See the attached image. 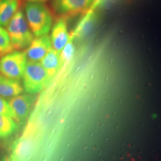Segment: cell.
Listing matches in <instances>:
<instances>
[{
    "instance_id": "cell-1",
    "label": "cell",
    "mask_w": 161,
    "mask_h": 161,
    "mask_svg": "<svg viewBox=\"0 0 161 161\" xmlns=\"http://www.w3.org/2000/svg\"><path fill=\"white\" fill-rule=\"evenodd\" d=\"M25 10L26 20L34 36L48 35L53 23V14L43 3L27 2Z\"/></svg>"
},
{
    "instance_id": "cell-2",
    "label": "cell",
    "mask_w": 161,
    "mask_h": 161,
    "mask_svg": "<svg viewBox=\"0 0 161 161\" xmlns=\"http://www.w3.org/2000/svg\"><path fill=\"white\" fill-rule=\"evenodd\" d=\"M6 27L14 50L28 48L34 40V36L22 10L16 13Z\"/></svg>"
},
{
    "instance_id": "cell-3",
    "label": "cell",
    "mask_w": 161,
    "mask_h": 161,
    "mask_svg": "<svg viewBox=\"0 0 161 161\" xmlns=\"http://www.w3.org/2000/svg\"><path fill=\"white\" fill-rule=\"evenodd\" d=\"M52 80L39 62L28 60L23 76V89L29 94H35L44 90Z\"/></svg>"
},
{
    "instance_id": "cell-4",
    "label": "cell",
    "mask_w": 161,
    "mask_h": 161,
    "mask_svg": "<svg viewBox=\"0 0 161 161\" xmlns=\"http://www.w3.org/2000/svg\"><path fill=\"white\" fill-rule=\"evenodd\" d=\"M27 62L25 51L8 53L0 58V74L6 78L20 80L23 78Z\"/></svg>"
},
{
    "instance_id": "cell-5",
    "label": "cell",
    "mask_w": 161,
    "mask_h": 161,
    "mask_svg": "<svg viewBox=\"0 0 161 161\" xmlns=\"http://www.w3.org/2000/svg\"><path fill=\"white\" fill-rule=\"evenodd\" d=\"M94 0H54L52 3L53 13L57 17L66 19L87 13Z\"/></svg>"
},
{
    "instance_id": "cell-6",
    "label": "cell",
    "mask_w": 161,
    "mask_h": 161,
    "mask_svg": "<svg viewBox=\"0 0 161 161\" xmlns=\"http://www.w3.org/2000/svg\"><path fill=\"white\" fill-rule=\"evenodd\" d=\"M68 19L57 17L52 26L50 38L52 48L60 53L70 40V34L68 29Z\"/></svg>"
},
{
    "instance_id": "cell-7",
    "label": "cell",
    "mask_w": 161,
    "mask_h": 161,
    "mask_svg": "<svg viewBox=\"0 0 161 161\" xmlns=\"http://www.w3.org/2000/svg\"><path fill=\"white\" fill-rule=\"evenodd\" d=\"M35 98L31 94H22L11 98L8 103L15 115L17 123H22L28 116Z\"/></svg>"
},
{
    "instance_id": "cell-8",
    "label": "cell",
    "mask_w": 161,
    "mask_h": 161,
    "mask_svg": "<svg viewBox=\"0 0 161 161\" xmlns=\"http://www.w3.org/2000/svg\"><path fill=\"white\" fill-rule=\"evenodd\" d=\"M52 48L51 38L48 35L36 37L25 51L27 58L29 61H41Z\"/></svg>"
},
{
    "instance_id": "cell-9",
    "label": "cell",
    "mask_w": 161,
    "mask_h": 161,
    "mask_svg": "<svg viewBox=\"0 0 161 161\" xmlns=\"http://www.w3.org/2000/svg\"><path fill=\"white\" fill-rule=\"evenodd\" d=\"M98 17L95 12H88L75 30L70 34V38L73 41L83 40L92 34L97 23Z\"/></svg>"
},
{
    "instance_id": "cell-10",
    "label": "cell",
    "mask_w": 161,
    "mask_h": 161,
    "mask_svg": "<svg viewBox=\"0 0 161 161\" xmlns=\"http://www.w3.org/2000/svg\"><path fill=\"white\" fill-rule=\"evenodd\" d=\"M41 64L52 80L62 68L60 53L52 48L46 56L42 59Z\"/></svg>"
},
{
    "instance_id": "cell-11",
    "label": "cell",
    "mask_w": 161,
    "mask_h": 161,
    "mask_svg": "<svg viewBox=\"0 0 161 161\" xmlns=\"http://www.w3.org/2000/svg\"><path fill=\"white\" fill-rule=\"evenodd\" d=\"M22 1L3 0L0 10V26H7L13 17L21 9Z\"/></svg>"
},
{
    "instance_id": "cell-12",
    "label": "cell",
    "mask_w": 161,
    "mask_h": 161,
    "mask_svg": "<svg viewBox=\"0 0 161 161\" xmlns=\"http://www.w3.org/2000/svg\"><path fill=\"white\" fill-rule=\"evenodd\" d=\"M33 150V144L26 138L17 140L13 146L10 157L14 161H28Z\"/></svg>"
},
{
    "instance_id": "cell-13",
    "label": "cell",
    "mask_w": 161,
    "mask_h": 161,
    "mask_svg": "<svg viewBox=\"0 0 161 161\" xmlns=\"http://www.w3.org/2000/svg\"><path fill=\"white\" fill-rule=\"evenodd\" d=\"M24 89L19 80L3 76L0 80V96L2 97H14L20 95Z\"/></svg>"
},
{
    "instance_id": "cell-14",
    "label": "cell",
    "mask_w": 161,
    "mask_h": 161,
    "mask_svg": "<svg viewBox=\"0 0 161 161\" xmlns=\"http://www.w3.org/2000/svg\"><path fill=\"white\" fill-rule=\"evenodd\" d=\"M18 123L10 116L0 114V140L11 137L17 131Z\"/></svg>"
},
{
    "instance_id": "cell-15",
    "label": "cell",
    "mask_w": 161,
    "mask_h": 161,
    "mask_svg": "<svg viewBox=\"0 0 161 161\" xmlns=\"http://www.w3.org/2000/svg\"><path fill=\"white\" fill-rule=\"evenodd\" d=\"M13 51L14 49L7 30L0 26V58Z\"/></svg>"
},
{
    "instance_id": "cell-16",
    "label": "cell",
    "mask_w": 161,
    "mask_h": 161,
    "mask_svg": "<svg viewBox=\"0 0 161 161\" xmlns=\"http://www.w3.org/2000/svg\"><path fill=\"white\" fill-rule=\"evenodd\" d=\"M74 41L70 38L68 42L60 53V58L62 64V68L66 64H69L74 58L75 53V47Z\"/></svg>"
},
{
    "instance_id": "cell-17",
    "label": "cell",
    "mask_w": 161,
    "mask_h": 161,
    "mask_svg": "<svg viewBox=\"0 0 161 161\" xmlns=\"http://www.w3.org/2000/svg\"><path fill=\"white\" fill-rule=\"evenodd\" d=\"M0 114L11 117L16 121V117L9 104L4 98L0 96Z\"/></svg>"
},
{
    "instance_id": "cell-18",
    "label": "cell",
    "mask_w": 161,
    "mask_h": 161,
    "mask_svg": "<svg viewBox=\"0 0 161 161\" xmlns=\"http://www.w3.org/2000/svg\"><path fill=\"white\" fill-rule=\"evenodd\" d=\"M27 2H38V3H44L48 0H25Z\"/></svg>"
},
{
    "instance_id": "cell-19",
    "label": "cell",
    "mask_w": 161,
    "mask_h": 161,
    "mask_svg": "<svg viewBox=\"0 0 161 161\" xmlns=\"http://www.w3.org/2000/svg\"><path fill=\"white\" fill-rule=\"evenodd\" d=\"M1 161H14L12 159L11 157H5L3 159V160Z\"/></svg>"
},
{
    "instance_id": "cell-20",
    "label": "cell",
    "mask_w": 161,
    "mask_h": 161,
    "mask_svg": "<svg viewBox=\"0 0 161 161\" xmlns=\"http://www.w3.org/2000/svg\"><path fill=\"white\" fill-rule=\"evenodd\" d=\"M3 2V0H0V10H1V5H2Z\"/></svg>"
},
{
    "instance_id": "cell-21",
    "label": "cell",
    "mask_w": 161,
    "mask_h": 161,
    "mask_svg": "<svg viewBox=\"0 0 161 161\" xmlns=\"http://www.w3.org/2000/svg\"><path fill=\"white\" fill-rule=\"evenodd\" d=\"M3 76H2V75H1V74H0V80L3 78Z\"/></svg>"
}]
</instances>
